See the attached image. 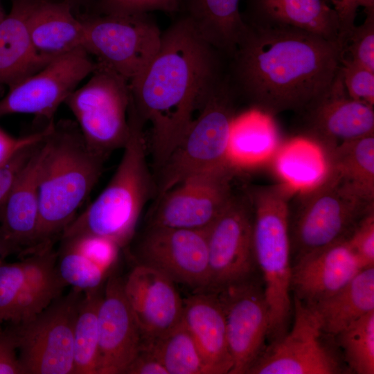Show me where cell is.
Wrapping results in <instances>:
<instances>
[{
	"mask_svg": "<svg viewBox=\"0 0 374 374\" xmlns=\"http://www.w3.org/2000/svg\"><path fill=\"white\" fill-rule=\"evenodd\" d=\"M246 22L226 69L238 98L271 116L305 112L332 84L342 46L292 26Z\"/></svg>",
	"mask_w": 374,
	"mask_h": 374,
	"instance_id": "cell-1",
	"label": "cell"
},
{
	"mask_svg": "<svg viewBox=\"0 0 374 374\" xmlns=\"http://www.w3.org/2000/svg\"><path fill=\"white\" fill-rule=\"evenodd\" d=\"M225 60L182 15L162 32L157 52L129 82L132 105L150 125L157 170L226 72Z\"/></svg>",
	"mask_w": 374,
	"mask_h": 374,
	"instance_id": "cell-2",
	"label": "cell"
},
{
	"mask_svg": "<svg viewBox=\"0 0 374 374\" xmlns=\"http://www.w3.org/2000/svg\"><path fill=\"white\" fill-rule=\"evenodd\" d=\"M105 159L88 145L75 121L53 123L42 141L38 169L36 249L52 242L76 217L97 183Z\"/></svg>",
	"mask_w": 374,
	"mask_h": 374,
	"instance_id": "cell-3",
	"label": "cell"
},
{
	"mask_svg": "<svg viewBox=\"0 0 374 374\" xmlns=\"http://www.w3.org/2000/svg\"><path fill=\"white\" fill-rule=\"evenodd\" d=\"M129 122V138L112 179L96 199L66 227L61 238L98 237L119 247L132 238L141 213L156 190V183L148 164L145 123L132 103Z\"/></svg>",
	"mask_w": 374,
	"mask_h": 374,
	"instance_id": "cell-4",
	"label": "cell"
},
{
	"mask_svg": "<svg viewBox=\"0 0 374 374\" xmlns=\"http://www.w3.org/2000/svg\"><path fill=\"white\" fill-rule=\"evenodd\" d=\"M253 209V249L269 307V344L288 330L291 300L290 199L294 193L283 184L247 190Z\"/></svg>",
	"mask_w": 374,
	"mask_h": 374,
	"instance_id": "cell-5",
	"label": "cell"
},
{
	"mask_svg": "<svg viewBox=\"0 0 374 374\" xmlns=\"http://www.w3.org/2000/svg\"><path fill=\"white\" fill-rule=\"evenodd\" d=\"M296 193V204H290L289 214L292 263L346 240L359 222L374 211V199L329 170L317 185Z\"/></svg>",
	"mask_w": 374,
	"mask_h": 374,
	"instance_id": "cell-6",
	"label": "cell"
},
{
	"mask_svg": "<svg viewBox=\"0 0 374 374\" xmlns=\"http://www.w3.org/2000/svg\"><path fill=\"white\" fill-rule=\"evenodd\" d=\"M238 99L226 71L180 142L157 170V196L188 177L231 168L227 148Z\"/></svg>",
	"mask_w": 374,
	"mask_h": 374,
	"instance_id": "cell-7",
	"label": "cell"
},
{
	"mask_svg": "<svg viewBox=\"0 0 374 374\" xmlns=\"http://www.w3.org/2000/svg\"><path fill=\"white\" fill-rule=\"evenodd\" d=\"M96 63L89 81L74 90L64 103L88 145L107 159L113 151L123 148L129 138L131 93L127 80Z\"/></svg>",
	"mask_w": 374,
	"mask_h": 374,
	"instance_id": "cell-8",
	"label": "cell"
},
{
	"mask_svg": "<svg viewBox=\"0 0 374 374\" xmlns=\"http://www.w3.org/2000/svg\"><path fill=\"white\" fill-rule=\"evenodd\" d=\"M82 48L129 82L157 52L162 32L149 13L89 14L80 18Z\"/></svg>",
	"mask_w": 374,
	"mask_h": 374,
	"instance_id": "cell-9",
	"label": "cell"
},
{
	"mask_svg": "<svg viewBox=\"0 0 374 374\" xmlns=\"http://www.w3.org/2000/svg\"><path fill=\"white\" fill-rule=\"evenodd\" d=\"M83 295L73 288L30 319L13 324L25 374H74L73 328Z\"/></svg>",
	"mask_w": 374,
	"mask_h": 374,
	"instance_id": "cell-10",
	"label": "cell"
},
{
	"mask_svg": "<svg viewBox=\"0 0 374 374\" xmlns=\"http://www.w3.org/2000/svg\"><path fill=\"white\" fill-rule=\"evenodd\" d=\"M253 209L245 192L235 193L207 229L209 280L206 290L215 292L260 274L253 240Z\"/></svg>",
	"mask_w": 374,
	"mask_h": 374,
	"instance_id": "cell-11",
	"label": "cell"
},
{
	"mask_svg": "<svg viewBox=\"0 0 374 374\" xmlns=\"http://www.w3.org/2000/svg\"><path fill=\"white\" fill-rule=\"evenodd\" d=\"M136 264L153 268L193 292L206 290L209 269L207 229L149 225L133 249Z\"/></svg>",
	"mask_w": 374,
	"mask_h": 374,
	"instance_id": "cell-12",
	"label": "cell"
},
{
	"mask_svg": "<svg viewBox=\"0 0 374 374\" xmlns=\"http://www.w3.org/2000/svg\"><path fill=\"white\" fill-rule=\"evenodd\" d=\"M215 292L222 305L233 366L229 374H247L267 348L269 312L261 275Z\"/></svg>",
	"mask_w": 374,
	"mask_h": 374,
	"instance_id": "cell-13",
	"label": "cell"
},
{
	"mask_svg": "<svg viewBox=\"0 0 374 374\" xmlns=\"http://www.w3.org/2000/svg\"><path fill=\"white\" fill-rule=\"evenodd\" d=\"M52 243L21 261L0 263V323L24 322L61 296L67 286L57 269Z\"/></svg>",
	"mask_w": 374,
	"mask_h": 374,
	"instance_id": "cell-14",
	"label": "cell"
},
{
	"mask_svg": "<svg viewBox=\"0 0 374 374\" xmlns=\"http://www.w3.org/2000/svg\"><path fill=\"white\" fill-rule=\"evenodd\" d=\"M96 66L83 48L55 57L39 71L9 87L0 100V117L30 114L52 121L59 106Z\"/></svg>",
	"mask_w": 374,
	"mask_h": 374,
	"instance_id": "cell-15",
	"label": "cell"
},
{
	"mask_svg": "<svg viewBox=\"0 0 374 374\" xmlns=\"http://www.w3.org/2000/svg\"><path fill=\"white\" fill-rule=\"evenodd\" d=\"M235 170L230 168L193 176L158 195L148 224L208 229L235 194L231 185Z\"/></svg>",
	"mask_w": 374,
	"mask_h": 374,
	"instance_id": "cell-16",
	"label": "cell"
},
{
	"mask_svg": "<svg viewBox=\"0 0 374 374\" xmlns=\"http://www.w3.org/2000/svg\"><path fill=\"white\" fill-rule=\"evenodd\" d=\"M292 326L267 345L247 374H335L343 371L322 341L326 335L313 313L294 297Z\"/></svg>",
	"mask_w": 374,
	"mask_h": 374,
	"instance_id": "cell-17",
	"label": "cell"
},
{
	"mask_svg": "<svg viewBox=\"0 0 374 374\" xmlns=\"http://www.w3.org/2000/svg\"><path fill=\"white\" fill-rule=\"evenodd\" d=\"M123 290L141 334V346H150L181 322L183 299L175 283L161 272L136 264L123 278Z\"/></svg>",
	"mask_w": 374,
	"mask_h": 374,
	"instance_id": "cell-18",
	"label": "cell"
},
{
	"mask_svg": "<svg viewBox=\"0 0 374 374\" xmlns=\"http://www.w3.org/2000/svg\"><path fill=\"white\" fill-rule=\"evenodd\" d=\"M98 374H125L141 346V334L123 290V278L109 275L98 308Z\"/></svg>",
	"mask_w": 374,
	"mask_h": 374,
	"instance_id": "cell-19",
	"label": "cell"
},
{
	"mask_svg": "<svg viewBox=\"0 0 374 374\" xmlns=\"http://www.w3.org/2000/svg\"><path fill=\"white\" fill-rule=\"evenodd\" d=\"M305 112L310 135L307 138L323 151L374 134L373 107L347 94L339 71L327 92Z\"/></svg>",
	"mask_w": 374,
	"mask_h": 374,
	"instance_id": "cell-20",
	"label": "cell"
},
{
	"mask_svg": "<svg viewBox=\"0 0 374 374\" xmlns=\"http://www.w3.org/2000/svg\"><path fill=\"white\" fill-rule=\"evenodd\" d=\"M364 268L346 240L334 243L292 263L291 293L311 305L340 290Z\"/></svg>",
	"mask_w": 374,
	"mask_h": 374,
	"instance_id": "cell-21",
	"label": "cell"
},
{
	"mask_svg": "<svg viewBox=\"0 0 374 374\" xmlns=\"http://www.w3.org/2000/svg\"><path fill=\"white\" fill-rule=\"evenodd\" d=\"M43 140L21 170L0 211V232L17 251L31 253L36 249L39 222L38 169Z\"/></svg>",
	"mask_w": 374,
	"mask_h": 374,
	"instance_id": "cell-22",
	"label": "cell"
},
{
	"mask_svg": "<svg viewBox=\"0 0 374 374\" xmlns=\"http://www.w3.org/2000/svg\"><path fill=\"white\" fill-rule=\"evenodd\" d=\"M182 323L193 337L209 374H229L230 354L224 312L215 292H193L183 299Z\"/></svg>",
	"mask_w": 374,
	"mask_h": 374,
	"instance_id": "cell-23",
	"label": "cell"
},
{
	"mask_svg": "<svg viewBox=\"0 0 374 374\" xmlns=\"http://www.w3.org/2000/svg\"><path fill=\"white\" fill-rule=\"evenodd\" d=\"M246 21L297 28L342 46L339 18L328 0H246Z\"/></svg>",
	"mask_w": 374,
	"mask_h": 374,
	"instance_id": "cell-24",
	"label": "cell"
},
{
	"mask_svg": "<svg viewBox=\"0 0 374 374\" xmlns=\"http://www.w3.org/2000/svg\"><path fill=\"white\" fill-rule=\"evenodd\" d=\"M12 7L0 22V84L9 87L34 74L54 58L39 54L28 30L35 0H11Z\"/></svg>",
	"mask_w": 374,
	"mask_h": 374,
	"instance_id": "cell-25",
	"label": "cell"
},
{
	"mask_svg": "<svg viewBox=\"0 0 374 374\" xmlns=\"http://www.w3.org/2000/svg\"><path fill=\"white\" fill-rule=\"evenodd\" d=\"M280 145L272 116L252 107L236 114L232 121L228 163L235 170L256 167L273 159Z\"/></svg>",
	"mask_w": 374,
	"mask_h": 374,
	"instance_id": "cell-26",
	"label": "cell"
},
{
	"mask_svg": "<svg viewBox=\"0 0 374 374\" xmlns=\"http://www.w3.org/2000/svg\"><path fill=\"white\" fill-rule=\"evenodd\" d=\"M35 50L55 58L82 48L83 26L66 0H35L28 18Z\"/></svg>",
	"mask_w": 374,
	"mask_h": 374,
	"instance_id": "cell-27",
	"label": "cell"
},
{
	"mask_svg": "<svg viewBox=\"0 0 374 374\" xmlns=\"http://www.w3.org/2000/svg\"><path fill=\"white\" fill-rule=\"evenodd\" d=\"M181 11L201 36L226 59L247 28L240 0H184Z\"/></svg>",
	"mask_w": 374,
	"mask_h": 374,
	"instance_id": "cell-28",
	"label": "cell"
},
{
	"mask_svg": "<svg viewBox=\"0 0 374 374\" xmlns=\"http://www.w3.org/2000/svg\"><path fill=\"white\" fill-rule=\"evenodd\" d=\"M306 307L317 319L322 331L334 337L374 310V266L363 269L333 294Z\"/></svg>",
	"mask_w": 374,
	"mask_h": 374,
	"instance_id": "cell-29",
	"label": "cell"
},
{
	"mask_svg": "<svg viewBox=\"0 0 374 374\" xmlns=\"http://www.w3.org/2000/svg\"><path fill=\"white\" fill-rule=\"evenodd\" d=\"M272 160L282 184L294 193L315 186L323 179L328 170L322 148L305 136L281 144Z\"/></svg>",
	"mask_w": 374,
	"mask_h": 374,
	"instance_id": "cell-30",
	"label": "cell"
},
{
	"mask_svg": "<svg viewBox=\"0 0 374 374\" xmlns=\"http://www.w3.org/2000/svg\"><path fill=\"white\" fill-rule=\"evenodd\" d=\"M328 169L374 199V134L324 151Z\"/></svg>",
	"mask_w": 374,
	"mask_h": 374,
	"instance_id": "cell-31",
	"label": "cell"
},
{
	"mask_svg": "<svg viewBox=\"0 0 374 374\" xmlns=\"http://www.w3.org/2000/svg\"><path fill=\"white\" fill-rule=\"evenodd\" d=\"M103 292L101 288L84 292L80 303L73 328L74 374H98V308Z\"/></svg>",
	"mask_w": 374,
	"mask_h": 374,
	"instance_id": "cell-32",
	"label": "cell"
},
{
	"mask_svg": "<svg viewBox=\"0 0 374 374\" xmlns=\"http://www.w3.org/2000/svg\"><path fill=\"white\" fill-rule=\"evenodd\" d=\"M168 374H209L191 334L181 322L148 346Z\"/></svg>",
	"mask_w": 374,
	"mask_h": 374,
	"instance_id": "cell-33",
	"label": "cell"
},
{
	"mask_svg": "<svg viewBox=\"0 0 374 374\" xmlns=\"http://www.w3.org/2000/svg\"><path fill=\"white\" fill-rule=\"evenodd\" d=\"M334 338L351 371L374 373V310L350 324Z\"/></svg>",
	"mask_w": 374,
	"mask_h": 374,
	"instance_id": "cell-34",
	"label": "cell"
},
{
	"mask_svg": "<svg viewBox=\"0 0 374 374\" xmlns=\"http://www.w3.org/2000/svg\"><path fill=\"white\" fill-rule=\"evenodd\" d=\"M57 254V271L66 285L83 292L104 287L109 271L88 258L71 242L62 240Z\"/></svg>",
	"mask_w": 374,
	"mask_h": 374,
	"instance_id": "cell-35",
	"label": "cell"
},
{
	"mask_svg": "<svg viewBox=\"0 0 374 374\" xmlns=\"http://www.w3.org/2000/svg\"><path fill=\"white\" fill-rule=\"evenodd\" d=\"M366 14L364 22L348 34L342 57L374 72V10Z\"/></svg>",
	"mask_w": 374,
	"mask_h": 374,
	"instance_id": "cell-36",
	"label": "cell"
},
{
	"mask_svg": "<svg viewBox=\"0 0 374 374\" xmlns=\"http://www.w3.org/2000/svg\"><path fill=\"white\" fill-rule=\"evenodd\" d=\"M184 0H96L92 8L99 15H132L161 11L176 13Z\"/></svg>",
	"mask_w": 374,
	"mask_h": 374,
	"instance_id": "cell-37",
	"label": "cell"
},
{
	"mask_svg": "<svg viewBox=\"0 0 374 374\" xmlns=\"http://www.w3.org/2000/svg\"><path fill=\"white\" fill-rule=\"evenodd\" d=\"M339 71L347 94L373 107L374 72L343 57Z\"/></svg>",
	"mask_w": 374,
	"mask_h": 374,
	"instance_id": "cell-38",
	"label": "cell"
},
{
	"mask_svg": "<svg viewBox=\"0 0 374 374\" xmlns=\"http://www.w3.org/2000/svg\"><path fill=\"white\" fill-rule=\"evenodd\" d=\"M346 240L365 267L374 266V211L359 222Z\"/></svg>",
	"mask_w": 374,
	"mask_h": 374,
	"instance_id": "cell-39",
	"label": "cell"
},
{
	"mask_svg": "<svg viewBox=\"0 0 374 374\" xmlns=\"http://www.w3.org/2000/svg\"><path fill=\"white\" fill-rule=\"evenodd\" d=\"M39 143L24 148L0 166V211L19 174Z\"/></svg>",
	"mask_w": 374,
	"mask_h": 374,
	"instance_id": "cell-40",
	"label": "cell"
},
{
	"mask_svg": "<svg viewBox=\"0 0 374 374\" xmlns=\"http://www.w3.org/2000/svg\"><path fill=\"white\" fill-rule=\"evenodd\" d=\"M53 123L50 122L40 131L19 137L12 136L0 127V166L24 148L43 140L51 130Z\"/></svg>",
	"mask_w": 374,
	"mask_h": 374,
	"instance_id": "cell-41",
	"label": "cell"
},
{
	"mask_svg": "<svg viewBox=\"0 0 374 374\" xmlns=\"http://www.w3.org/2000/svg\"><path fill=\"white\" fill-rule=\"evenodd\" d=\"M328 1L339 18L341 42L344 46L348 34L355 26V21L358 8L362 7L365 11L373 10L374 0H328Z\"/></svg>",
	"mask_w": 374,
	"mask_h": 374,
	"instance_id": "cell-42",
	"label": "cell"
},
{
	"mask_svg": "<svg viewBox=\"0 0 374 374\" xmlns=\"http://www.w3.org/2000/svg\"><path fill=\"white\" fill-rule=\"evenodd\" d=\"M17 344L12 327H0V374H25L17 355Z\"/></svg>",
	"mask_w": 374,
	"mask_h": 374,
	"instance_id": "cell-43",
	"label": "cell"
},
{
	"mask_svg": "<svg viewBox=\"0 0 374 374\" xmlns=\"http://www.w3.org/2000/svg\"><path fill=\"white\" fill-rule=\"evenodd\" d=\"M125 374H168L154 351L148 347H141L129 365Z\"/></svg>",
	"mask_w": 374,
	"mask_h": 374,
	"instance_id": "cell-44",
	"label": "cell"
},
{
	"mask_svg": "<svg viewBox=\"0 0 374 374\" xmlns=\"http://www.w3.org/2000/svg\"><path fill=\"white\" fill-rule=\"evenodd\" d=\"M16 251L15 248L4 239L0 232V263L3 261V259L7 256Z\"/></svg>",
	"mask_w": 374,
	"mask_h": 374,
	"instance_id": "cell-45",
	"label": "cell"
},
{
	"mask_svg": "<svg viewBox=\"0 0 374 374\" xmlns=\"http://www.w3.org/2000/svg\"><path fill=\"white\" fill-rule=\"evenodd\" d=\"M71 7L73 12L84 7L87 9L93 7L96 0H66Z\"/></svg>",
	"mask_w": 374,
	"mask_h": 374,
	"instance_id": "cell-46",
	"label": "cell"
},
{
	"mask_svg": "<svg viewBox=\"0 0 374 374\" xmlns=\"http://www.w3.org/2000/svg\"><path fill=\"white\" fill-rule=\"evenodd\" d=\"M6 15V14L5 13V11H4L2 3H1V0H0V22L4 18Z\"/></svg>",
	"mask_w": 374,
	"mask_h": 374,
	"instance_id": "cell-47",
	"label": "cell"
}]
</instances>
